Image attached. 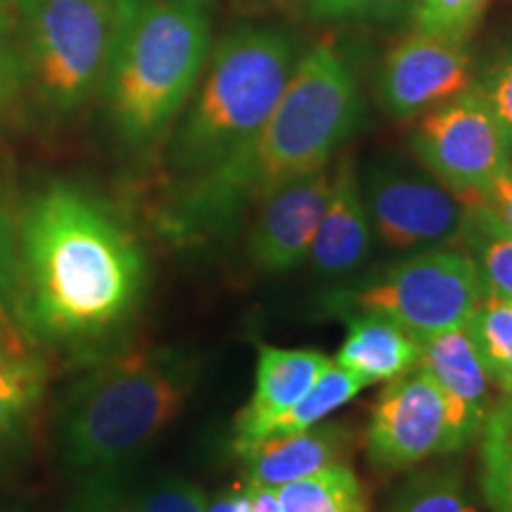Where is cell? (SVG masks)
<instances>
[{
  "mask_svg": "<svg viewBox=\"0 0 512 512\" xmlns=\"http://www.w3.org/2000/svg\"><path fill=\"white\" fill-rule=\"evenodd\" d=\"M508 166L512 169V147H510V164H508Z\"/></svg>",
  "mask_w": 512,
  "mask_h": 512,
  "instance_id": "33",
  "label": "cell"
},
{
  "mask_svg": "<svg viewBox=\"0 0 512 512\" xmlns=\"http://www.w3.org/2000/svg\"><path fill=\"white\" fill-rule=\"evenodd\" d=\"M304 12L316 24L389 22L411 10L413 0H302Z\"/></svg>",
  "mask_w": 512,
  "mask_h": 512,
  "instance_id": "27",
  "label": "cell"
},
{
  "mask_svg": "<svg viewBox=\"0 0 512 512\" xmlns=\"http://www.w3.org/2000/svg\"><path fill=\"white\" fill-rule=\"evenodd\" d=\"M363 387H368V384L363 382L361 377L354 375L347 368L337 366V363H332V366L325 370L316 382H313V387L302 396V399L294 403L292 408H287L283 415H278V418L268 422L264 430L259 432V437H256L252 446L261 444L264 439L285 437V434H297V432L309 430V427L318 425L320 420L330 418V415L339 411L342 406H347V403L354 399Z\"/></svg>",
  "mask_w": 512,
  "mask_h": 512,
  "instance_id": "19",
  "label": "cell"
},
{
  "mask_svg": "<svg viewBox=\"0 0 512 512\" xmlns=\"http://www.w3.org/2000/svg\"><path fill=\"white\" fill-rule=\"evenodd\" d=\"M479 441L486 503L494 512H512V394L491 406Z\"/></svg>",
  "mask_w": 512,
  "mask_h": 512,
  "instance_id": "22",
  "label": "cell"
},
{
  "mask_svg": "<svg viewBox=\"0 0 512 512\" xmlns=\"http://www.w3.org/2000/svg\"><path fill=\"white\" fill-rule=\"evenodd\" d=\"M207 512H249L245 489L242 486H230L219 496L207 501Z\"/></svg>",
  "mask_w": 512,
  "mask_h": 512,
  "instance_id": "31",
  "label": "cell"
},
{
  "mask_svg": "<svg viewBox=\"0 0 512 512\" xmlns=\"http://www.w3.org/2000/svg\"><path fill=\"white\" fill-rule=\"evenodd\" d=\"M121 0H0V114L60 119L100 91Z\"/></svg>",
  "mask_w": 512,
  "mask_h": 512,
  "instance_id": "3",
  "label": "cell"
},
{
  "mask_svg": "<svg viewBox=\"0 0 512 512\" xmlns=\"http://www.w3.org/2000/svg\"><path fill=\"white\" fill-rule=\"evenodd\" d=\"M472 88L489 105V110L512 138V41L505 43L494 62L486 67L482 79H475Z\"/></svg>",
  "mask_w": 512,
  "mask_h": 512,
  "instance_id": "28",
  "label": "cell"
},
{
  "mask_svg": "<svg viewBox=\"0 0 512 512\" xmlns=\"http://www.w3.org/2000/svg\"><path fill=\"white\" fill-rule=\"evenodd\" d=\"M330 366V356L320 351L259 347L254 396L233 427L235 456L254 444L268 422L302 399Z\"/></svg>",
  "mask_w": 512,
  "mask_h": 512,
  "instance_id": "13",
  "label": "cell"
},
{
  "mask_svg": "<svg viewBox=\"0 0 512 512\" xmlns=\"http://www.w3.org/2000/svg\"><path fill=\"white\" fill-rule=\"evenodd\" d=\"M363 114L351 55L320 41L299 57L271 117L256 136L214 169L190 178L176 221L183 230L226 226L252 202L320 169L347 143Z\"/></svg>",
  "mask_w": 512,
  "mask_h": 512,
  "instance_id": "1",
  "label": "cell"
},
{
  "mask_svg": "<svg viewBox=\"0 0 512 512\" xmlns=\"http://www.w3.org/2000/svg\"><path fill=\"white\" fill-rule=\"evenodd\" d=\"M420 339L380 313L351 318L349 337L337 354V366L351 370L366 384L392 382L418 368Z\"/></svg>",
  "mask_w": 512,
  "mask_h": 512,
  "instance_id": "16",
  "label": "cell"
},
{
  "mask_svg": "<svg viewBox=\"0 0 512 512\" xmlns=\"http://www.w3.org/2000/svg\"><path fill=\"white\" fill-rule=\"evenodd\" d=\"M12 240H10V226L5 219L3 202H0V287L5 283V275L10 271V252H12Z\"/></svg>",
  "mask_w": 512,
  "mask_h": 512,
  "instance_id": "32",
  "label": "cell"
},
{
  "mask_svg": "<svg viewBox=\"0 0 512 512\" xmlns=\"http://www.w3.org/2000/svg\"><path fill=\"white\" fill-rule=\"evenodd\" d=\"M465 330L491 384L512 394V302L484 294Z\"/></svg>",
  "mask_w": 512,
  "mask_h": 512,
  "instance_id": "21",
  "label": "cell"
},
{
  "mask_svg": "<svg viewBox=\"0 0 512 512\" xmlns=\"http://www.w3.org/2000/svg\"><path fill=\"white\" fill-rule=\"evenodd\" d=\"M482 297L484 287L472 256L444 245L406 256L380 280L363 285L354 294V306L392 318L425 342L465 328Z\"/></svg>",
  "mask_w": 512,
  "mask_h": 512,
  "instance_id": "7",
  "label": "cell"
},
{
  "mask_svg": "<svg viewBox=\"0 0 512 512\" xmlns=\"http://www.w3.org/2000/svg\"><path fill=\"white\" fill-rule=\"evenodd\" d=\"M370 249V216L354 157L344 155L332 174V190L325 202L309 259L323 275H342L363 264Z\"/></svg>",
  "mask_w": 512,
  "mask_h": 512,
  "instance_id": "14",
  "label": "cell"
},
{
  "mask_svg": "<svg viewBox=\"0 0 512 512\" xmlns=\"http://www.w3.org/2000/svg\"><path fill=\"white\" fill-rule=\"evenodd\" d=\"M211 48L214 0H121L100 91L126 143H150L183 112Z\"/></svg>",
  "mask_w": 512,
  "mask_h": 512,
  "instance_id": "4",
  "label": "cell"
},
{
  "mask_svg": "<svg viewBox=\"0 0 512 512\" xmlns=\"http://www.w3.org/2000/svg\"><path fill=\"white\" fill-rule=\"evenodd\" d=\"M349 446L351 432L337 422H318L304 432L264 439L240 456L245 465V482L280 489L325 467L344 463Z\"/></svg>",
  "mask_w": 512,
  "mask_h": 512,
  "instance_id": "15",
  "label": "cell"
},
{
  "mask_svg": "<svg viewBox=\"0 0 512 512\" xmlns=\"http://www.w3.org/2000/svg\"><path fill=\"white\" fill-rule=\"evenodd\" d=\"M482 432L430 373L418 368L384 389L368 427V458L382 472H401L453 453Z\"/></svg>",
  "mask_w": 512,
  "mask_h": 512,
  "instance_id": "8",
  "label": "cell"
},
{
  "mask_svg": "<svg viewBox=\"0 0 512 512\" xmlns=\"http://www.w3.org/2000/svg\"><path fill=\"white\" fill-rule=\"evenodd\" d=\"M491 0H413V31L448 41L470 43L489 10Z\"/></svg>",
  "mask_w": 512,
  "mask_h": 512,
  "instance_id": "25",
  "label": "cell"
},
{
  "mask_svg": "<svg viewBox=\"0 0 512 512\" xmlns=\"http://www.w3.org/2000/svg\"><path fill=\"white\" fill-rule=\"evenodd\" d=\"M143 254L93 197L53 183L22 226L24 316L53 339L98 337L119 325L143 290Z\"/></svg>",
  "mask_w": 512,
  "mask_h": 512,
  "instance_id": "2",
  "label": "cell"
},
{
  "mask_svg": "<svg viewBox=\"0 0 512 512\" xmlns=\"http://www.w3.org/2000/svg\"><path fill=\"white\" fill-rule=\"evenodd\" d=\"M330 190L332 174L328 169H320L266 197L249 240L254 264L268 273H283L302 264L309 256L313 233L323 216Z\"/></svg>",
  "mask_w": 512,
  "mask_h": 512,
  "instance_id": "12",
  "label": "cell"
},
{
  "mask_svg": "<svg viewBox=\"0 0 512 512\" xmlns=\"http://www.w3.org/2000/svg\"><path fill=\"white\" fill-rule=\"evenodd\" d=\"M465 200V223L460 240L475 261L484 294L512 302V233L486 207L482 195H460Z\"/></svg>",
  "mask_w": 512,
  "mask_h": 512,
  "instance_id": "18",
  "label": "cell"
},
{
  "mask_svg": "<svg viewBox=\"0 0 512 512\" xmlns=\"http://www.w3.org/2000/svg\"><path fill=\"white\" fill-rule=\"evenodd\" d=\"M475 86V60L467 43L413 31L384 55L377 100L394 119H411Z\"/></svg>",
  "mask_w": 512,
  "mask_h": 512,
  "instance_id": "11",
  "label": "cell"
},
{
  "mask_svg": "<svg viewBox=\"0 0 512 512\" xmlns=\"http://www.w3.org/2000/svg\"><path fill=\"white\" fill-rule=\"evenodd\" d=\"M249 512H280V489L261 484H242Z\"/></svg>",
  "mask_w": 512,
  "mask_h": 512,
  "instance_id": "30",
  "label": "cell"
},
{
  "mask_svg": "<svg viewBox=\"0 0 512 512\" xmlns=\"http://www.w3.org/2000/svg\"><path fill=\"white\" fill-rule=\"evenodd\" d=\"M361 188L370 223L389 247H444L460 240L465 200L432 174L375 164Z\"/></svg>",
  "mask_w": 512,
  "mask_h": 512,
  "instance_id": "10",
  "label": "cell"
},
{
  "mask_svg": "<svg viewBox=\"0 0 512 512\" xmlns=\"http://www.w3.org/2000/svg\"><path fill=\"white\" fill-rule=\"evenodd\" d=\"M479 195H482L486 207L494 211L496 219L512 233V169L510 166L503 171V174H498L494 181H491L489 188L479 192Z\"/></svg>",
  "mask_w": 512,
  "mask_h": 512,
  "instance_id": "29",
  "label": "cell"
},
{
  "mask_svg": "<svg viewBox=\"0 0 512 512\" xmlns=\"http://www.w3.org/2000/svg\"><path fill=\"white\" fill-rule=\"evenodd\" d=\"M46 368L19 347L0 344V437L8 434L41 399Z\"/></svg>",
  "mask_w": 512,
  "mask_h": 512,
  "instance_id": "23",
  "label": "cell"
},
{
  "mask_svg": "<svg viewBox=\"0 0 512 512\" xmlns=\"http://www.w3.org/2000/svg\"><path fill=\"white\" fill-rule=\"evenodd\" d=\"M283 27H240L211 48L207 67L171 143V164L195 178L226 162L256 136L302 57Z\"/></svg>",
  "mask_w": 512,
  "mask_h": 512,
  "instance_id": "5",
  "label": "cell"
},
{
  "mask_svg": "<svg viewBox=\"0 0 512 512\" xmlns=\"http://www.w3.org/2000/svg\"><path fill=\"white\" fill-rule=\"evenodd\" d=\"M280 512H370L363 486L347 463L330 465L280 486Z\"/></svg>",
  "mask_w": 512,
  "mask_h": 512,
  "instance_id": "20",
  "label": "cell"
},
{
  "mask_svg": "<svg viewBox=\"0 0 512 512\" xmlns=\"http://www.w3.org/2000/svg\"><path fill=\"white\" fill-rule=\"evenodd\" d=\"M88 512H207V496L190 482H162L124 498H105Z\"/></svg>",
  "mask_w": 512,
  "mask_h": 512,
  "instance_id": "26",
  "label": "cell"
},
{
  "mask_svg": "<svg viewBox=\"0 0 512 512\" xmlns=\"http://www.w3.org/2000/svg\"><path fill=\"white\" fill-rule=\"evenodd\" d=\"M413 152L434 178L458 195L489 188L510 164L512 138L475 88L422 114Z\"/></svg>",
  "mask_w": 512,
  "mask_h": 512,
  "instance_id": "9",
  "label": "cell"
},
{
  "mask_svg": "<svg viewBox=\"0 0 512 512\" xmlns=\"http://www.w3.org/2000/svg\"><path fill=\"white\" fill-rule=\"evenodd\" d=\"M195 363L162 349L128 351L79 384L64 413V448L76 467L100 470L150 444L181 413Z\"/></svg>",
  "mask_w": 512,
  "mask_h": 512,
  "instance_id": "6",
  "label": "cell"
},
{
  "mask_svg": "<svg viewBox=\"0 0 512 512\" xmlns=\"http://www.w3.org/2000/svg\"><path fill=\"white\" fill-rule=\"evenodd\" d=\"M418 368L430 373L439 387L460 403L479 427H484L491 411V380L465 328L441 332L420 342Z\"/></svg>",
  "mask_w": 512,
  "mask_h": 512,
  "instance_id": "17",
  "label": "cell"
},
{
  "mask_svg": "<svg viewBox=\"0 0 512 512\" xmlns=\"http://www.w3.org/2000/svg\"><path fill=\"white\" fill-rule=\"evenodd\" d=\"M389 512H477L456 470H430L396 494Z\"/></svg>",
  "mask_w": 512,
  "mask_h": 512,
  "instance_id": "24",
  "label": "cell"
}]
</instances>
